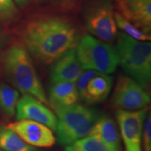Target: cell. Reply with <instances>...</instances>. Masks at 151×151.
<instances>
[{"label": "cell", "mask_w": 151, "mask_h": 151, "mask_svg": "<svg viewBox=\"0 0 151 151\" xmlns=\"http://www.w3.org/2000/svg\"><path fill=\"white\" fill-rule=\"evenodd\" d=\"M22 39L27 51L43 65H50L78 43L77 29L63 17L41 16L26 24Z\"/></svg>", "instance_id": "1"}, {"label": "cell", "mask_w": 151, "mask_h": 151, "mask_svg": "<svg viewBox=\"0 0 151 151\" xmlns=\"http://www.w3.org/2000/svg\"><path fill=\"white\" fill-rule=\"evenodd\" d=\"M3 74L9 83L22 94H29L45 104H48L46 92L27 49L14 44L5 52Z\"/></svg>", "instance_id": "2"}, {"label": "cell", "mask_w": 151, "mask_h": 151, "mask_svg": "<svg viewBox=\"0 0 151 151\" xmlns=\"http://www.w3.org/2000/svg\"><path fill=\"white\" fill-rule=\"evenodd\" d=\"M119 65L128 76L144 88L151 79V43L136 40L124 33L118 35L116 43Z\"/></svg>", "instance_id": "3"}, {"label": "cell", "mask_w": 151, "mask_h": 151, "mask_svg": "<svg viewBox=\"0 0 151 151\" xmlns=\"http://www.w3.org/2000/svg\"><path fill=\"white\" fill-rule=\"evenodd\" d=\"M58 141L67 146L88 137L100 114L97 109L76 104L55 111Z\"/></svg>", "instance_id": "4"}, {"label": "cell", "mask_w": 151, "mask_h": 151, "mask_svg": "<svg viewBox=\"0 0 151 151\" xmlns=\"http://www.w3.org/2000/svg\"><path fill=\"white\" fill-rule=\"evenodd\" d=\"M76 53L85 69L110 74L119 65L116 47L90 35H85L76 44Z\"/></svg>", "instance_id": "5"}, {"label": "cell", "mask_w": 151, "mask_h": 151, "mask_svg": "<svg viewBox=\"0 0 151 151\" xmlns=\"http://www.w3.org/2000/svg\"><path fill=\"white\" fill-rule=\"evenodd\" d=\"M146 88L128 76H120L111 97V105L120 110L138 111L146 109L150 97Z\"/></svg>", "instance_id": "6"}, {"label": "cell", "mask_w": 151, "mask_h": 151, "mask_svg": "<svg viewBox=\"0 0 151 151\" xmlns=\"http://www.w3.org/2000/svg\"><path fill=\"white\" fill-rule=\"evenodd\" d=\"M86 27L93 37L111 42L118 35L115 11L109 1H101L90 9L86 17Z\"/></svg>", "instance_id": "7"}, {"label": "cell", "mask_w": 151, "mask_h": 151, "mask_svg": "<svg viewBox=\"0 0 151 151\" xmlns=\"http://www.w3.org/2000/svg\"><path fill=\"white\" fill-rule=\"evenodd\" d=\"M147 111V108L138 111L117 110V121L125 151H143V124Z\"/></svg>", "instance_id": "8"}, {"label": "cell", "mask_w": 151, "mask_h": 151, "mask_svg": "<svg viewBox=\"0 0 151 151\" xmlns=\"http://www.w3.org/2000/svg\"><path fill=\"white\" fill-rule=\"evenodd\" d=\"M16 132L28 144L37 148H50L55 143L56 139L52 129L31 120H19L6 126Z\"/></svg>", "instance_id": "9"}, {"label": "cell", "mask_w": 151, "mask_h": 151, "mask_svg": "<svg viewBox=\"0 0 151 151\" xmlns=\"http://www.w3.org/2000/svg\"><path fill=\"white\" fill-rule=\"evenodd\" d=\"M16 120H31L45 124L55 131L58 118L55 113L37 98L24 94L20 97L16 106Z\"/></svg>", "instance_id": "10"}, {"label": "cell", "mask_w": 151, "mask_h": 151, "mask_svg": "<svg viewBox=\"0 0 151 151\" xmlns=\"http://www.w3.org/2000/svg\"><path fill=\"white\" fill-rule=\"evenodd\" d=\"M120 14L143 32L151 30V0H116Z\"/></svg>", "instance_id": "11"}, {"label": "cell", "mask_w": 151, "mask_h": 151, "mask_svg": "<svg viewBox=\"0 0 151 151\" xmlns=\"http://www.w3.org/2000/svg\"><path fill=\"white\" fill-rule=\"evenodd\" d=\"M50 69L51 83L76 82L83 68L77 58L74 48L71 49L52 62Z\"/></svg>", "instance_id": "12"}, {"label": "cell", "mask_w": 151, "mask_h": 151, "mask_svg": "<svg viewBox=\"0 0 151 151\" xmlns=\"http://www.w3.org/2000/svg\"><path fill=\"white\" fill-rule=\"evenodd\" d=\"M79 99L74 82L55 83L49 88L48 102L55 111L76 104Z\"/></svg>", "instance_id": "13"}, {"label": "cell", "mask_w": 151, "mask_h": 151, "mask_svg": "<svg viewBox=\"0 0 151 151\" xmlns=\"http://www.w3.org/2000/svg\"><path fill=\"white\" fill-rule=\"evenodd\" d=\"M88 136L97 138L112 151H122L118 126L108 115H100Z\"/></svg>", "instance_id": "14"}, {"label": "cell", "mask_w": 151, "mask_h": 151, "mask_svg": "<svg viewBox=\"0 0 151 151\" xmlns=\"http://www.w3.org/2000/svg\"><path fill=\"white\" fill-rule=\"evenodd\" d=\"M113 78L109 74L99 73L88 81L83 94L80 97L89 104H94L106 99L112 89Z\"/></svg>", "instance_id": "15"}, {"label": "cell", "mask_w": 151, "mask_h": 151, "mask_svg": "<svg viewBox=\"0 0 151 151\" xmlns=\"http://www.w3.org/2000/svg\"><path fill=\"white\" fill-rule=\"evenodd\" d=\"M0 149L4 151H40L28 144L16 132L4 126H0Z\"/></svg>", "instance_id": "16"}, {"label": "cell", "mask_w": 151, "mask_h": 151, "mask_svg": "<svg viewBox=\"0 0 151 151\" xmlns=\"http://www.w3.org/2000/svg\"><path fill=\"white\" fill-rule=\"evenodd\" d=\"M19 99L18 90L4 83H0V111L4 116L12 118L16 115Z\"/></svg>", "instance_id": "17"}, {"label": "cell", "mask_w": 151, "mask_h": 151, "mask_svg": "<svg viewBox=\"0 0 151 151\" xmlns=\"http://www.w3.org/2000/svg\"><path fill=\"white\" fill-rule=\"evenodd\" d=\"M65 151H112L97 138L88 136L66 146Z\"/></svg>", "instance_id": "18"}, {"label": "cell", "mask_w": 151, "mask_h": 151, "mask_svg": "<svg viewBox=\"0 0 151 151\" xmlns=\"http://www.w3.org/2000/svg\"><path fill=\"white\" fill-rule=\"evenodd\" d=\"M115 20L117 27L120 29L124 34L133 38L136 40L142 41H150L151 39L150 34L143 32L139 28L128 21L120 13L115 12Z\"/></svg>", "instance_id": "19"}, {"label": "cell", "mask_w": 151, "mask_h": 151, "mask_svg": "<svg viewBox=\"0 0 151 151\" xmlns=\"http://www.w3.org/2000/svg\"><path fill=\"white\" fill-rule=\"evenodd\" d=\"M142 150L151 151V116L147 111L145 116L142 131Z\"/></svg>", "instance_id": "20"}, {"label": "cell", "mask_w": 151, "mask_h": 151, "mask_svg": "<svg viewBox=\"0 0 151 151\" xmlns=\"http://www.w3.org/2000/svg\"><path fill=\"white\" fill-rule=\"evenodd\" d=\"M17 14V9L13 0H0V19L8 20Z\"/></svg>", "instance_id": "21"}, {"label": "cell", "mask_w": 151, "mask_h": 151, "mask_svg": "<svg viewBox=\"0 0 151 151\" xmlns=\"http://www.w3.org/2000/svg\"><path fill=\"white\" fill-rule=\"evenodd\" d=\"M14 1L18 4L19 6H24L29 2L30 0H14Z\"/></svg>", "instance_id": "22"}, {"label": "cell", "mask_w": 151, "mask_h": 151, "mask_svg": "<svg viewBox=\"0 0 151 151\" xmlns=\"http://www.w3.org/2000/svg\"><path fill=\"white\" fill-rule=\"evenodd\" d=\"M43 1H53V0H43Z\"/></svg>", "instance_id": "23"}, {"label": "cell", "mask_w": 151, "mask_h": 151, "mask_svg": "<svg viewBox=\"0 0 151 151\" xmlns=\"http://www.w3.org/2000/svg\"><path fill=\"white\" fill-rule=\"evenodd\" d=\"M0 151H4V150H1V149H0Z\"/></svg>", "instance_id": "24"}]
</instances>
